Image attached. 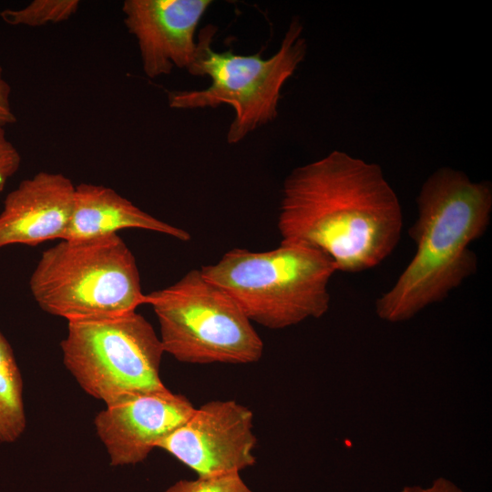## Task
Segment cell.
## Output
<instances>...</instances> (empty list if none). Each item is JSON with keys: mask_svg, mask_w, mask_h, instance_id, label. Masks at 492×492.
<instances>
[{"mask_svg": "<svg viewBox=\"0 0 492 492\" xmlns=\"http://www.w3.org/2000/svg\"><path fill=\"white\" fill-rule=\"evenodd\" d=\"M417 208V219L409 230L416 246L415 256L375 302L378 316L387 322L412 318L476 272L477 258L469 245L489 225L492 186L441 168L424 182Z\"/></svg>", "mask_w": 492, "mask_h": 492, "instance_id": "2", "label": "cell"}, {"mask_svg": "<svg viewBox=\"0 0 492 492\" xmlns=\"http://www.w3.org/2000/svg\"><path fill=\"white\" fill-rule=\"evenodd\" d=\"M163 492H253L240 472L212 476H198L196 479H182Z\"/></svg>", "mask_w": 492, "mask_h": 492, "instance_id": "15", "label": "cell"}, {"mask_svg": "<svg viewBox=\"0 0 492 492\" xmlns=\"http://www.w3.org/2000/svg\"><path fill=\"white\" fill-rule=\"evenodd\" d=\"M209 0H126L124 24L138 42L145 75H169L174 67L192 65L196 28Z\"/></svg>", "mask_w": 492, "mask_h": 492, "instance_id": "10", "label": "cell"}, {"mask_svg": "<svg viewBox=\"0 0 492 492\" xmlns=\"http://www.w3.org/2000/svg\"><path fill=\"white\" fill-rule=\"evenodd\" d=\"M278 229L281 242L313 248L337 271L358 272L392 253L403 213L380 166L334 150L285 179Z\"/></svg>", "mask_w": 492, "mask_h": 492, "instance_id": "1", "label": "cell"}, {"mask_svg": "<svg viewBox=\"0 0 492 492\" xmlns=\"http://www.w3.org/2000/svg\"><path fill=\"white\" fill-rule=\"evenodd\" d=\"M60 346L63 363L79 386L106 405L130 394L166 388L159 374L162 343L136 311L67 322Z\"/></svg>", "mask_w": 492, "mask_h": 492, "instance_id": "7", "label": "cell"}, {"mask_svg": "<svg viewBox=\"0 0 492 492\" xmlns=\"http://www.w3.org/2000/svg\"><path fill=\"white\" fill-rule=\"evenodd\" d=\"M215 32L212 25L200 31L194 61L188 69L192 76L210 77V86L202 90L170 91L168 102L177 109L230 105L235 117L227 141L234 144L277 117L282 87L303 60L307 45L298 18L291 22L279 50L267 59L260 53L215 52L211 48Z\"/></svg>", "mask_w": 492, "mask_h": 492, "instance_id": "5", "label": "cell"}, {"mask_svg": "<svg viewBox=\"0 0 492 492\" xmlns=\"http://www.w3.org/2000/svg\"><path fill=\"white\" fill-rule=\"evenodd\" d=\"M194 408L187 397L166 387L121 397L98 412L94 425L111 466L135 465L144 461Z\"/></svg>", "mask_w": 492, "mask_h": 492, "instance_id": "9", "label": "cell"}, {"mask_svg": "<svg viewBox=\"0 0 492 492\" xmlns=\"http://www.w3.org/2000/svg\"><path fill=\"white\" fill-rule=\"evenodd\" d=\"M76 186L61 173L40 171L20 182L0 213V248L63 240L72 217Z\"/></svg>", "mask_w": 492, "mask_h": 492, "instance_id": "11", "label": "cell"}, {"mask_svg": "<svg viewBox=\"0 0 492 492\" xmlns=\"http://www.w3.org/2000/svg\"><path fill=\"white\" fill-rule=\"evenodd\" d=\"M146 304L158 318L164 352L181 363L245 364L262 356L251 322L200 270L146 294Z\"/></svg>", "mask_w": 492, "mask_h": 492, "instance_id": "6", "label": "cell"}, {"mask_svg": "<svg viewBox=\"0 0 492 492\" xmlns=\"http://www.w3.org/2000/svg\"><path fill=\"white\" fill-rule=\"evenodd\" d=\"M200 270L251 322L269 329L286 328L326 313L328 284L337 271L321 251L283 242L266 251L234 249Z\"/></svg>", "mask_w": 492, "mask_h": 492, "instance_id": "3", "label": "cell"}, {"mask_svg": "<svg viewBox=\"0 0 492 492\" xmlns=\"http://www.w3.org/2000/svg\"><path fill=\"white\" fill-rule=\"evenodd\" d=\"M252 428L253 414L247 406L234 400H212L195 407L157 447L198 476L241 472L256 462Z\"/></svg>", "mask_w": 492, "mask_h": 492, "instance_id": "8", "label": "cell"}, {"mask_svg": "<svg viewBox=\"0 0 492 492\" xmlns=\"http://www.w3.org/2000/svg\"><path fill=\"white\" fill-rule=\"evenodd\" d=\"M26 427L21 372L10 343L0 331V442L16 441Z\"/></svg>", "mask_w": 492, "mask_h": 492, "instance_id": "13", "label": "cell"}, {"mask_svg": "<svg viewBox=\"0 0 492 492\" xmlns=\"http://www.w3.org/2000/svg\"><path fill=\"white\" fill-rule=\"evenodd\" d=\"M130 228L159 232L182 241L190 239L187 231L145 212L111 188L91 183L76 186L72 217L63 240L93 239Z\"/></svg>", "mask_w": 492, "mask_h": 492, "instance_id": "12", "label": "cell"}, {"mask_svg": "<svg viewBox=\"0 0 492 492\" xmlns=\"http://www.w3.org/2000/svg\"><path fill=\"white\" fill-rule=\"evenodd\" d=\"M11 87L5 80L0 66V124L8 125L16 121L11 105Z\"/></svg>", "mask_w": 492, "mask_h": 492, "instance_id": "17", "label": "cell"}, {"mask_svg": "<svg viewBox=\"0 0 492 492\" xmlns=\"http://www.w3.org/2000/svg\"><path fill=\"white\" fill-rule=\"evenodd\" d=\"M78 7V0H34L21 9L0 11V17L11 26L36 27L67 21Z\"/></svg>", "mask_w": 492, "mask_h": 492, "instance_id": "14", "label": "cell"}, {"mask_svg": "<svg viewBox=\"0 0 492 492\" xmlns=\"http://www.w3.org/2000/svg\"><path fill=\"white\" fill-rule=\"evenodd\" d=\"M5 125L0 124V193L8 179L18 170L21 156L18 149L7 138Z\"/></svg>", "mask_w": 492, "mask_h": 492, "instance_id": "16", "label": "cell"}, {"mask_svg": "<svg viewBox=\"0 0 492 492\" xmlns=\"http://www.w3.org/2000/svg\"><path fill=\"white\" fill-rule=\"evenodd\" d=\"M400 492H464L453 482L444 477L436 479L428 487H405Z\"/></svg>", "mask_w": 492, "mask_h": 492, "instance_id": "18", "label": "cell"}, {"mask_svg": "<svg viewBox=\"0 0 492 492\" xmlns=\"http://www.w3.org/2000/svg\"><path fill=\"white\" fill-rule=\"evenodd\" d=\"M29 288L44 312L67 322L122 315L146 304L135 256L118 233L62 240L44 251Z\"/></svg>", "mask_w": 492, "mask_h": 492, "instance_id": "4", "label": "cell"}]
</instances>
